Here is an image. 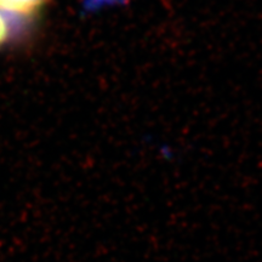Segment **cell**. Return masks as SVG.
Here are the masks:
<instances>
[{"mask_svg": "<svg viewBox=\"0 0 262 262\" xmlns=\"http://www.w3.org/2000/svg\"><path fill=\"white\" fill-rule=\"evenodd\" d=\"M51 0H0V12L18 24L32 27L44 14Z\"/></svg>", "mask_w": 262, "mask_h": 262, "instance_id": "cell-1", "label": "cell"}, {"mask_svg": "<svg viewBox=\"0 0 262 262\" xmlns=\"http://www.w3.org/2000/svg\"><path fill=\"white\" fill-rule=\"evenodd\" d=\"M31 28L0 12V54L21 44Z\"/></svg>", "mask_w": 262, "mask_h": 262, "instance_id": "cell-2", "label": "cell"}]
</instances>
